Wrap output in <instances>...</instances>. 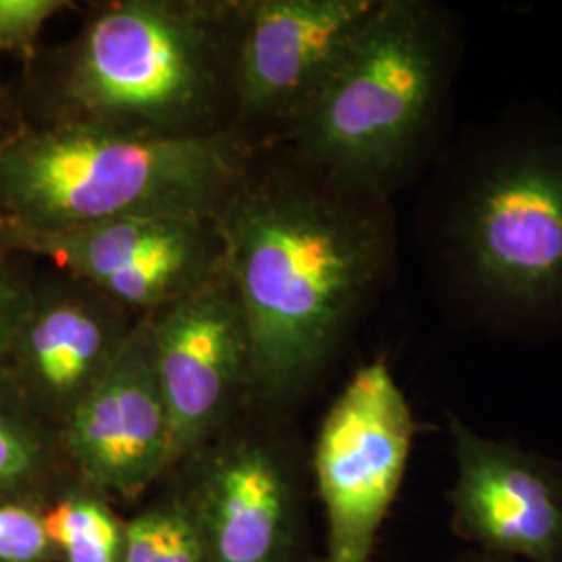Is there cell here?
<instances>
[{
    "label": "cell",
    "mask_w": 562,
    "mask_h": 562,
    "mask_svg": "<svg viewBox=\"0 0 562 562\" xmlns=\"http://www.w3.org/2000/svg\"><path fill=\"white\" fill-rule=\"evenodd\" d=\"M41 504L0 503V562H55Z\"/></svg>",
    "instance_id": "ac0fdd59"
},
{
    "label": "cell",
    "mask_w": 562,
    "mask_h": 562,
    "mask_svg": "<svg viewBox=\"0 0 562 562\" xmlns=\"http://www.w3.org/2000/svg\"><path fill=\"white\" fill-rule=\"evenodd\" d=\"M42 517L59 562H121L125 525L90 487L63 485Z\"/></svg>",
    "instance_id": "9a60e30c"
},
{
    "label": "cell",
    "mask_w": 562,
    "mask_h": 562,
    "mask_svg": "<svg viewBox=\"0 0 562 562\" xmlns=\"http://www.w3.org/2000/svg\"><path fill=\"white\" fill-rule=\"evenodd\" d=\"M121 562H204L190 501L159 504L127 522Z\"/></svg>",
    "instance_id": "2e32d148"
},
{
    "label": "cell",
    "mask_w": 562,
    "mask_h": 562,
    "mask_svg": "<svg viewBox=\"0 0 562 562\" xmlns=\"http://www.w3.org/2000/svg\"><path fill=\"white\" fill-rule=\"evenodd\" d=\"M30 257H0V364L4 361L21 319L30 306L36 267Z\"/></svg>",
    "instance_id": "d6986e66"
},
{
    "label": "cell",
    "mask_w": 562,
    "mask_h": 562,
    "mask_svg": "<svg viewBox=\"0 0 562 562\" xmlns=\"http://www.w3.org/2000/svg\"><path fill=\"white\" fill-rule=\"evenodd\" d=\"M74 7L69 0H0V55L27 63L41 50L44 27Z\"/></svg>",
    "instance_id": "e0dca14e"
},
{
    "label": "cell",
    "mask_w": 562,
    "mask_h": 562,
    "mask_svg": "<svg viewBox=\"0 0 562 562\" xmlns=\"http://www.w3.org/2000/svg\"><path fill=\"white\" fill-rule=\"evenodd\" d=\"M171 422L173 464L220 431L250 394V331L229 271L146 315Z\"/></svg>",
    "instance_id": "9c48e42d"
},
{
    "label": "cell",
    "mask_w": 562,
    "mask_h": 562,
    "mask_svg": "<svg viewBox=\"0 0 562 562\" xmlns=\"http://www.w3.org/2000/svg\"><path fill=\"white\" fill-rule=\"evenodd\" d=\"M454 457L452 527L473 550L513 562H562V464L490 438L443 413Z\"/></svg>",
    "instance_id": "30bf717a"
},
{
    "label": "cell",
    "mask_w": 562,
    "mask_h": 562,
    "mask_svg": "<svg viewBox=\"0 0 562 562\" xmlns=\"http://www.w3.org/2000/svg\"><path fill=\"white\" fill-rule=\"evenodd\" d=\"M20 125V113L13 97L11 83L0 78V142L4 140Z\"/></svg>",
    "instance_id": "ffe728a7"
},
{
    "label": "cell",
    "mask_w": 562,
    "mask_h": 562,
    "mask_svg": "<svg viewBox=\"0 0 562 562\" xmlns=\"http://www.w3.org/2000/svg\"><path fill=\"white\" fill-rule=\"evenodd\" d=\"M462 23L434 0H378L317 99L280 142L390 199L450 144Z\"/></svg>",
    "instance_id": "277c9868"
},
{
    "label": "cell",
    "mask_w": 562,
    "mask_h": 562,
    "mask_svg": "<svg viewBox=\"0 0 562 562\" xmlns=\"http://www.w3.org/2000/svg\"><path fill=\"white\" fill-rule=\"evenodd\" d=\"M417 423L382 359L359 367L323 417L313 473L327 522V562H369L401 492Z\"/></svg>",
    "instance_id": "8992f818"
},
{
    "label": "cell",
    "mask_w": 562,
    "mask_h": 562,
    "mask_svg": "<svg viewBox=\"0 0 562 562\" xmlns=\"http://www.w3.org/2000/svg\"><path fill=\"white\" fill-rule=\"evenodd\" d=\"M74 475L60 431L23 396L0 364V503H48Z\"/></svg>",
    "instance_id": "5bb4252c"
},
{
    "label": "cell",
    "mask_w": 562,
    "mask_h": 562,
    "mask_svg": "<svg viewBox=\"0 0 562 562\" xmlns=\"http://www.w3.org/2000/svg\"><path fill=\"white\" fill-rule=\"evenodd\" d=\"M2 229H4V220H2V213H0V257H7L9 252L2 248Z\"/></svg>",
    "instance_id": "7402d4cb"
},
{
    "label": "cell",
    "mask_w": 562,
    "mask_h": 562,
    "mask_svg": "<svg viewBox=\"0 0 562 562\" xmlns=\"http://www.w3.org/2000/svg\"><path fill=\"white\" fill-rule=\"evenodd\" d=\"M452 562H513L506 561V559H501V557H494V554H485V552H480V550H467L464 554L461 557H457Z\"/></svg>",
    "instance_id": "44dd1931"
},
{
    "label": "cell",
    "mask_w": 562,
    "mask_h": 562,
    "mask_svg": "<svg viewBox=\"0 0 562 562\" xmlns=\"http://www.w3.org/2000/svg\"><path fill=\"white\" fill-rule=\"evenodd\" d=\"M142 319L86 281L53 267L38 269L2 367L60 431L117 361Z\"/></svg>",
    "instance_id": "8fae6325"
},
{
    "label": "cell",
    "mask_w": 562,
    "mask_h": 562,
    "mask_svg": "<svg viewBox=\"0 0 562 562\" xmlns=\"http://www.w3.org/2000/svg\"><path fill=\"white\" fill-rule=\"evenodd\" d=\"M217 220L250 331V394L294 401L394 281V199L271 142L255 146Z\"/></svg>",
    "instance_id": "6da1fadb"
},
{
    "label": "cell",
    "mask_w": 562,
    "mask_h": 562,
    "mask_svg": "<svg viewBox=\"0 0 562 562\" xmlns=\"http://www.w3.org/2000/svg\"><path fill=\"white\" fill-rule=\"evenodd\" d=\"M2 248L69 273L146 317L227 271L217 217H140L65 232L4 225Z\"/></svg>",
    "instance_id": "52a82bcc"
},
{
    "label": "cell",
    "mask_w": 562,
    "mask_h": 562,
    "mask_svg": "<svg viewBox=\"0 0 562 562\" xmlns=\"http://www.w3.org/2000/svg\"><path fill=\"white\" fill-rule=\"evenodd\" d=\"M415 223L450 325L494 340L562 338L561 113L521 102L450 138Z\"/></svg>",
    "instance_id": "7a4b0ae2"
},
{
    "label": "cell",
    "mask_w": 562,
    "mask_h": 562,
    "mask_svg": "<svg viewBox=\"0 0 562 562\" xmlns=\"http://www.w3.org/2000/svg\"><path fill=\"white\" fill-rule=\"evenodd\" d=\"M378 0H241L238 134L280 142L317 99Z\"/></svg>",
    "instance_id": "ba28073f"
},
{
    "label": "cell",
    "mask_w": 562,
    "mask_h": 562,
    "mask_svg": "<svg viewBox=\"0 0 562 562\" xmlns=\"http://www.w3.org/2000/svg\"><path fill=\"white\" fill-rule=\"evenodd\" d=\"M60 442L78 482L123 498L173 467L171 422L146 317L60 427Z\"/></svg>",
    "instance_id": "7c38bea8"
},
{
    "label": "cell",
    "mask_w": 562,
    "mask_h": 562,
    "mask_svg": "<svg viewBox=\"0 0 562 562\" xmlns=\"http://www.w3.org/2000/svg\"><path fill=\"white\" fill-rule=\"evenodd\" d=\"M252 150L238 134L171 140L20 121L0 142V213L25 232L220 217Z\"/></svg>",
    "instance_id": "5b68a950"
},
{
    "label": "cell",
    "mask_w": 562,
    "mask_h": 562,
    "mask_svg": "<svg viewBox=\"0 0 562 562\" xmlns=\"http://www.w3.org/2000/svg\"><path fill=\"white\" fill-rule=\"evenodd\" d=\"M196 454L201 467L188 501L201 527L204 562H290L296 490L280 446L234 436Z\"/></svg>",
    "instance_id": "4fadbf2b"
},
{
    "label": "cell",
    "mask_w": 562,
    "mask_h": 562,
    "mask_svg": "<svg viewBox=\"0 0 562 562\" xmlns=\"http://www.w3.org/2000/svg\"><path fill=\"white\" fill-rule=\"evenodd\" d=\"M240 9L241 0L92 7L71 41L25 63L11 86L20 121L171 140L238 134Z\"/></svg>",
    "instance_id": "3957f363"
}]
</instances>
